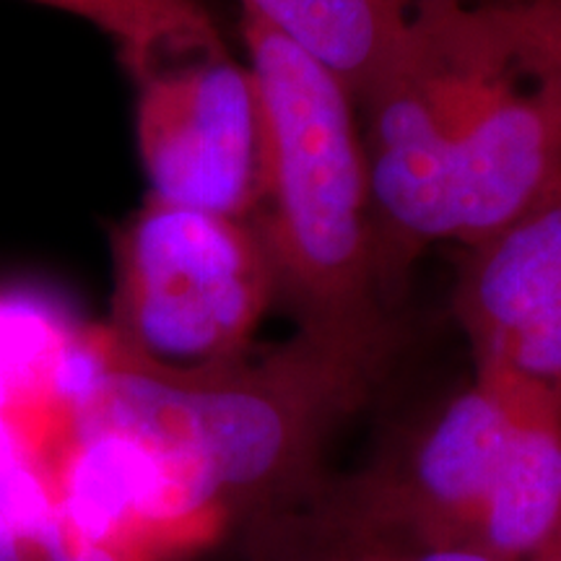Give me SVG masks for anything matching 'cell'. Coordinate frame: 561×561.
Instances as JSON below:
<instances>
[{
	"instance_id": "obj_2",
	"label": "cell",
	"mask_w": 561,
	"mask_h": 561,
	"mask_svg": "<svg viewBox=\"0 0 561 561\" xmlns=\"http://www.w3.org/2000/svg\"><path fill=\"white\" fill-rule=\"evenodd\" d=\"M240 34L263 117L261 198L252 214L294 331L335 339L401 335L371 219L354 96L318 60L261 21Z\"/></svg>"
},
{
	"instance_id": "obj_12",
	"label": "cell",
	"mask_w": 561,
	"mask_h": 561,
	"mask_svg": "<svg viewBox=\"0 0 561 561\" xmlns=\"http://www.w3.org/2000/svg\"><path fill=\"white\" fill-rule=\"evenodd\" d=\"M528 561H561V520L557 528H553L551 536L546 538L541 549L533 553Z\"/></svg>"
},
{
	"instance_id": "obj_9",
	"label": "cell",
	"mask_w": 561,
	"mask_h": 561,
	"mask_svg": "<svg viewBox=\"0 0 561 561\" xmlns=\"http://www.w3.org/2000/svg\"><path fill=\"white\" fill-rule=\"evenodd\" d=\"M100 30L138 83L178 62L229 47L201 0H32Z\"/></svg>"
},
{
	"instance_id": "obj_10",
	"label": "cell",
	"mask_w": 561,
	"mask_h": 561,
	"mask_svg": "<svg viewBox=\"0 0 561 561\" xmlns=\"http://www.w3.org/2000/svg\"><path fill=\"white\" fill-rule=\"evenodd\" d=\"M87 328L58 301L34 291H0V380L19 403L55 405V375Z\"/></svg>"
},
{
	"instance_id": "obj_13",
	"label": "cell",
	"mask_w": 561,
	"mask_h": 561,
	"mask_svg": "<svg viewBox=\"0 0 561 561\" xmlns=\"http://www.w3.org/2000/svg\"><path fill=\"white\" fill-rule=\"evenodd\" d=\"M557 9H559V16H561V0H557Z\"/></svg>"
},
{
	"instance_id": "obj_5",
	"label": "cell",
	"mask_w": 561,
	"mask_h": 561,
	"mask_svg": "<svg viewBox=\"0 0 561 561\" xmlns=\"http://www.w3.org/2000/svg\"><path fill=\"white\" fill-rule=\"evenodd\" d=\"M133 87L149 195L229 216L255 214L263 117L248 58L227 47Z\"/></svg>"
},
{
	"instance_id": "obj_8",
	"label": "cell",
	"mask_w": 561,
	"mask_h": 561,
	"mask_svg": "<svg viewBox=\"0 0 561 561\" xmlns=\"http://www.w3.org/2000/svg\"><path fill=\"white\" fill-rule=\"evenodd\" d=\"M416 0H240V13L276 30L362 94L409 32Z\"/></svg>"
},
{
	"instance_id": "obj_4",
	"label": "cell",
	"mask_w": 561,
	"mask_h": 561,
	"mask_svg": "<svg viewBox=\"0 0 561 561\" xmlns=\"http://www.w3.org/2000/svg\"><path fill=\"white\" fill-rule=\"evenodd\" d=\"M117 346L170 369L219 367L255 351L276 276L252 216L146 195L112 231Z\"/></svg>"
},
{
	"instance_id": "obj_1",
	"label": "cell",
	"mask_w": 561,
	"mask_h": 561,
	"mask_svg": "<svg viewBox=\"0 0 561 561\" xmlns=\"http://www.w3.org/2000/svg\"><path fill=\"white\" fill-rule=\"evenodd\" d=\"M398 351L401 339L294 331L219 367L170 369L123 351L107 331L104 367L68 426L130 453L144 520L221 512L242 525L331 473L328 447L380 392Z\"/></svg>"
},
{
	"instance_id": "obj_3",
	"label": "cell",
	"mask_w": 561,
	"mask_h": 561,
	"mask_svg": "<svg viewBox=\"0 0 561 561\" xmlns=\"http://www.w3.org/2000/svg\"><path fill=\"white\" fill-rule=\"evenodd\" d=\"M343 479L432 541L528 561L561 520V401L471 371Z\"/></svg>"
},
{
	"instance_id": "obj_7",
	"label": "cell",
	"mask_w": 561,
	"mask_h": 561,
	"mask_svg": "<svg viewBox=\"0 0 561 561\" xmlns=\"http://www.w3.org/2000/svg\"><path fill=\"white\" fill-rule=\"evenodd\" d=\"M237 561H491L392 520L331 471L301 500L237 525Z\"/></svg>"
},
{
	"instance_id": "obj_6",
	"label": "cell",
	"mask_w": 561,
	"mask_h": 561,
	"mask_svg": "<svg viewBox=\"0 0 561 561\" xmlns=\"http://www.w3.org/2000/svg\"><path fill=\"white\" fill-rule=\"evenodd\" d=\"M458 250L450 307L476 375L561 401V174L515 219Z\"/></svg>"
},
{
	"instance_id": "obj_11",
	"label": "cell",
	"mask_w": 561,
	"mask_h": 561,
	"mask_svg": "<svg viewBox=\"0 0 561 561\" xmlns=\"http://www.w3.org/2000/svg\"><path fill=\"white\" fill-rule=\"evenodd\" d=\"M26 460H30V455H26L24 437H21L16 419H13L11 392L0 380V473L11 471Z\"/></svg>"
}]
</instances>
